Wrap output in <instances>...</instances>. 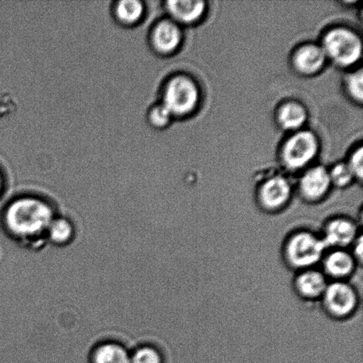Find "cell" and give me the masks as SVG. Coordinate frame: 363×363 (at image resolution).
Masks as SVG:
<instances>
[{"mask_svg": "<svg viewBox=\"0 0 363 363\" xmlns=\"http://www.w3.org/2000/svg\"><path fill=\"white\" fill-rule=\"evenodd\" d=\"M53 219L52 206L45 199L35 196L13 199L5 213L6 224L10 233L21 238L35 237L45 233Z\"/></svg>", "mask_w": 363, "mask_h": 363, "instance_id": "cell-1", "label": "cell"}, {"mask_svg": "<svg viewBox=\"0 0 363 363\" xmlns=\"http://www.w3.org/2000/svg\"><path fill=\"white\" fill-rule=\"evenodd\" d=\"M326 249L323 238L308 231H301L289 238L284 250L288 263L295 269L304 270L316 264Z\"/></svg>", "mask_w": 363, "mask_h": 363, "instance_id": "cell-2", "label": "cell"}, {"mask_svg": "<svg viewBox=\"0 0 363 363\" xmlns=\"http://www.w3.org/2000/svg\"><path fill=\"white\" fill-rule=\"evenodd\" d=\"M198 101V88L190 78L173 77L163 88L161 102L172 116L187 115L194 109Z\"/></svg>", "mask_w": 363, "mask_h": 363, "instance_id": "cell-3", "label": "cell"}, {"mask_svg": "<svg viewBox=\"0 0 363 363\" xmlns=\"http://www.w3.org/2000/svg\"><path fill=\"white\" fill-rule=\"evenodd\" d=\"M323 51L340 65L351 66L362 57L361 39L346 28L330 31L323 40Z\"/></svg>", "mask_w": 363, "mask_h": 363, "instance_id": "cell-4", "label": "cell"}, {"mask_svg": "<svg viewBox=\"0 0 363 363\" xmlns=\"http://www.w3.org/2000/svg\"><path fill=\"white\" fill-rule=\"evenodd\" d=\"M322 297L326 311L335 318L350 316L358 305L357 291L342 281L328 284Z\"/></svg>", "mask_w": 363, "mask_h": 363, "instance_id": "cell-5", "label": "cell"}, {"mask_svg": "<svg viewBox=\"0 0 363 363\" xmlns=\"http://www.w3.org/2000/svg\"><path fill=\"white\" fill-rule=\"evenodd\" d=\"M318 152L314 134L301 131L287 141L283 152L284 161L290 169H297L311 162Z\"/></svg>", "mask_w": 363, "mask_h": 363, "instance_id": "cell-6", "label": "cell"}, {"mask_svg": "<svg viewBox=\"0 0 363 363\" xmlns=\"http://www.w3.org/2000/svg\"><path fill=\"white\" fill-rule=\"evenodd\" d=\"M150 44L158 55H169L179 48L182 40L180 28L169 20L155 21L151 28Z\"/></svg>", "mask_w": 363, "mask_h": 363, "instance_id": "cell-7", "label": "cell"}, {"mask_svg": "<svg viewBox=\"0 0 363 363\" xmlns=\"http://www.w3.org/2000/svg\"><path fill=\"white\" fill-rule=\"evenodd\" d=\"M357 228L353 220L337 218L327 224L323 240L327 248L343 249L357 240Z\"/></svg>", "mask_w": 363, "mask_h": 363, "instance_id": "cell-8", "label": "cell"}, {"mask_svg": "<svg viewBox=\"0 0 363 363\" xmlns=\"http://www.w3.org/2000/svg\"><path fill=\"white\" fill-rule=\"evenodd\" d=\"M290 196V184L282 177H275L267 181L259 194L262 204L270 210L282 208L289 201Z\"/></svg>", "mask_w": 363, "mask_h": 363, "instance_id": "cell-9", "label": "cell"}, {"mask_svg": "<svg viewBox=\"0 0 363 363\" xmlns=\"http://www.w3.org/2000/svg\"><path fill=\"white\" fill-rule=\"evenodd\" d=\"M330 174L323 167L309 170L301 181V190L309 201H318L323 197L330 186Z\"/></svg>", "mask_w": 363, "mask_h": 363, "instance_id": "cell-10", "label": "cell"}, {"mask_svg": "<svg viewBox=\"0 0 363 363\" xmlns=\"http://www.w3.org/2000/svg\"><path fill=\"white\" fill-rule=\"evenodd\" d=\"M327 286L325 276L312 269L302 270L295 281V287L301 296L312 300L322 297Z\"/></svg>", "mask_w": 363, "mask_h": 363, "instance_id": "cell-11", "label": "cell"}, {"mask_svg": "<svg viewBox=\"0 0 363 363\" xmlns=\"http://www.w3.org/2000/svg\"><path fill=\"white\" fill-rule=\"evenodd\" d=\"M147 13L145 1L141 0H115L113 13L117 21L124 26H136L144 20Z\"/></svg>", "mask_w": 363, "mask_h": 363, "instance_id": "cell-12", "label": "cell"}, {"mask_svg": "<svg viewBox=\"0 0 363 363\" xmlns=\"http://www.w3.org/2000/svg\"><path fill=\"white\" fill-rule=\"evenodd\" d=\"M323 266L327 275L341 279L350 276L354 272L355 259L344 249H336L326 256Z\"/></svg>", "mask_w": 363, "mask_h": 363, "instance_id": "cell-13", "label": "cell"}, {"mask_svg": "<svg viewBox=\"0 0 363 363\" xmlns=\"http://www.w3.org/2000/svg\"><path fill=\"white\" fill-rule=\"evenodd\" d=\"M166 10L174 19L184 23H194L201 17L205 11V3L203 1H168L166 2Z\"/></svg>", "mask_w": 363, "mask_h": 363, "instance_id": "cell-14", "label": "cell"}, {"mask_svg": "<svg viewBox=\"0 0 363 363\" xmlns=\"http://www.w3.org/2000/svg\"><path fill=\"white\" fill-rule=\"evenodd\" d=\"M325 58L326 55L323 48L315 45H308L297 52L295 64L301 72L312 74L321 69Z\"/></svg>", "mask_w": 363, "mask_h": 363, "instance_id": "cell-15", "label": "cell"}, {"mask_svg": "<svg viewBox=\"0 0 363 363\" xmlns=\"http://www.w3.org/2000/svg\"><path fill=\"white\" fill-rule=\"evenodd\" d=\"M91 363H130V355L118 344H103L96 348Z\"/></svg>", "mask_w": 363, "mask_h": 363, "instance_id": "cell-16", "label": "cell"}, {"mask_svg": "<svg viewBox=\"0 0 363 363\" xmlns=\"http://www.w3.org/2000/svg\"><path fill=\"white\" fill-rule=\"evenodd\" d=\"M307 113L301 105L289 103L280 110L279 121L284 129L294 130L303 125Z\"/></svg>", "mask_w": 363, "mask_h": 363, "instance_id": "cell-17", "label": "cell"}, {"mask_svg": "<svg viewBox=\"0 0 363 363\" xmlns=\"http://www.w3.org/2000/svg\"><path fill=\"white\" fill-rule=\"evenodd\" d=\"M48 231L51 240L57 244L67 243L74 234L72 224L64 218L53 219Z\"/></svg>", "mask_w": 363, "mask_h": 363, "instance_id": "cell-18", "label": "cell"}, {"mask_svg": "<svg viewBox=\"0 0 363 363\" xmlns=\"http://www.w3.org/2000/svg\"><path fill=\"white\" fill-rule=\"evenodd\" d=\"M172 117V113L162 105V102L155 103L147 112L149 123L158 130L164 129L168 126Z\"/></svg>", "mask_w": 363, "mask_h": 363, "instance_id": "cell-19", "label": "cell"}, {"mask_svg": "<svg viewBox=\"0 0 363 363\" xmlns=\"http://www.w3.org/2000/svg\"><path fill=\"white\" fill-rule=\"evenodd\" d=\"M130 363H163V358L155 348L144 347L130 355Z\"/></svg>", "mask_w": 363, "mask_h": 363, "instance_id": "cell-20", "label": "cell"}, {"mask_svg": "<svg viewBox=\"0 0 363 363\" xmlns=\"http://www.w3.org/2000/svg\"><path fill=\"white\" fill-rule=\"evenodd\" d=\"M330 181L339 185V186H345L350 184L354 179V174L351 172L348 164L340 163L334 167L332 173L330 174Z\"/></svg>", "mask_w": 363, "mask_h": 363, "instance_id": "cell-21", "label": "cell"}, {"mask_svg": "<svg viewBox=\"0 0 363 363\" xmlns=\"http://www.w3.org/2000/svg\"><path fill=\"white\" fill-rule=\"evenodd\" d=\"M348 91L352 97L358 101H362V70L357 73L351 74L347 78Z\"/></svg>", "mask_w": 363, "mask_h": 363, "instance_id": "cell-22", "label": "cell"}, {"mask_svg": "<svg viewBox=\"0 0 363 363\" xmlns=\"http://www.w3.org/2000/svg\"><path fill=\"white\" fill-rule=\"evenodd\" d=\"M363 155L362 148H359V150L355 152L353 156H352L350 164L351 172H353L354 177H357V179H362L363 172Z\"/></svg>", "mask_w": 363, "mask_h": 363, "instance_id": "cell-23", "label": "cell"}, {"mask_svg": "<svg viewBox=\"0 0 363 363\" xmlns=\"http://www.w3.org/2000/svg\"><path fill=\"white\" fill-rule=\"evenodd\" d=\"M4 191H5V179H4V176L0 170V199H1Z\"/></svg>", "mask_w": 363, "mask_h": 363, "instance_id": "cell-24", "label": "cell"}]
</instances>
